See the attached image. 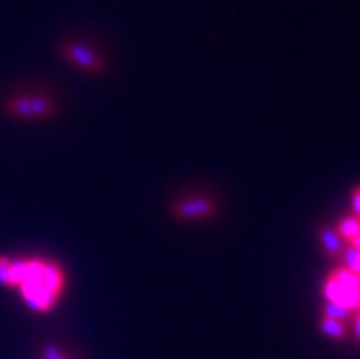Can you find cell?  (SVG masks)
I'll return each instance as SVG.
<instances>
[{
  "instance_id": "obj_15",
  "label": "cell",
  "mask_w": 360,
  "mask_h": 359,
  "mask_svg": "<svg viewBox=\"0 0 360 359\" xmlns=\"http://www.w3.org/2000/svg\"><path fill=\"white\" fill-rule=\"evenodd\" d=\"M355 310H356V312H359V315H360V301H359V304H356Z\"/></svg>"
},
{
  "instance_id": "obj_9",
  "label": "cell",
  "mask_w": 360,
  "mask_h": 359,
  "mask_svg": "<svg viewBox=\"0 0 360 359\" xmlns=\"http://www.w3.org/2000/svg\"><path fill=\"white\" fill-rule=\"evenodd\" d=\"M319 328L324 336L331 337V339H344V337H346V327H344V322L335 321V319L326 318V315L320 318Z\"/></svg>"
},
{
  "instance_id": "obj_1",
  "label": "cell",
  "mask_w": 360,
  "mask_h": 359,
  "mask_svg": "<svg viewBox=\"0 0 360 359\" xmlns=\"http://www.w3.org/2000/svg\"><path fill=\"white\" fill-rule=\"evenodd\" d=\"M6 288H17L26 306L46 313L55 306L62 288L65 271L53 261L44 259H11Z\"/></svg>"
},
{
  "instance_id": "obj_8",
  "label": "cell",
  "mask_w": 360,
  "mask_h": 359,
  "mask_svg": "<svg viewBox=\"0 0 360 359\" xmlns=\"http://www.w3.org/2000/svg\"><path fill=\"white\" fill-rule=\"evenodd\" d=\"M329 277L337 280L338 285L344 286V288L360 294V275H356V273H353V271H349V270H346L344 266H340V268H335V270L329 273Z\"/></svg>"
},
{
  "instance_id": "obj_4",
  "label": "cell",
  "mask_w": 360,
  "mask_h": 359,
  "mask_svg": "<svg viewBox=\"0 0 360 359\" xmlns=\"http://www.w3.org/2000/svg\"><path fill=\"white\" fill-rule=\"evenodd\" d=\"M60 53L66 61L77 66L79 70L90 72V74H98L102 70L101 57L90 48L83 46V44H62Z\"/></svg>"
},
{
  "instance_id": "obj_10",
  "label": "cell",
  "mask_w": 360,
  "mask_h": 359,
  "mask_svg": "<svg viewBox=\"0 0 360 359\" xmlns=\"http://www.w3.org/2000/svg\"><path fill=\"white\" fill-rule=\"evenodd\" d=\"M342 259H344V268L356 275H360V252L353 246H347L346 249H342Z\"/></svg>"
},
{
  "instance_id": "obj_12",
  "label": "cell",
  "mask_w": 360,
  "mask_h": 359,
  "mask_svg": "<svg viewBox=\"0 0 360 359\" xmlns=\"http://www.w3.org/2000/svg\"><path fill=\"white\" fill-rule=\"evenodd\" d=\"M42 359H66L65 354L60 352L57 346L53 345H48L42 348Z\"/></svg>"
},
{
  "instance_id": "obj_5",
  "label": "cell",
  "mask_w": 360,
  "mask_h": 359,
  "mask_svg": "<svg viewBox=\"0 0 360 359\" xmlns=\"http://www.w3.org/2000/svg\"><path fill=\"white\" fill-rule=\"evenodd\" d=\"M322 295L326 299V303L338 304V306L347 308V310H355L360 301V294L344 288V286L338 285L337 280L331 279V277H328L326 282H324Z\"/></svg>"
},
{
  "instance_id": "obj_6",
  "label": "cell",
  "mask_w": 360,
  "mask_h": 359,
  "mask_svg": "<svg viewBox=\"0 0 360 359\" xmlns=\"http://www.w3.org/2000/svg\"><path fill=\"white\" fill-rule=\"evenodd\" d=\"M320 244H322V249L326 252V255L329 259H338L342 255V238L338 237L337 231L331 228H322L320 229Z\"/></svg>"
},
{
  "instance_id": "obj_14",
  "label": "cell",
  "mask_w": 360,
  "mask_h": 359,
  "mask_svg": "<svg viewBox=\"0 0 360 359\" xmlns=\"http://www.w3.org/2000/svg\"><path fill=\"white\" fill-rule=\"evenodd\" d=\"M353 330H355V336H356V339L360 341V315L359 313H356L355 318H353Z\"/></svg>"
},
{
  "instance_id": "obj_13",
  "label": "cell",
  "mask_w": 360,
  "mask_h": 359,
  "mask_svg": "<svg viewBox=\"0 0 360 359\" xmlns=\"http://www.w3.org/2000/svg\"><path fill=\"white\" fill-rule=\"evenodd\" d=\"M351 209H353L356 218H360V185H356L351 192Z\"/></svg>"
},
{
  "instance_id": "obj_7",
  "label": "cell",
  "mask_w": 360,
  "mask_h": 359,
  "mask_svg": "<svg viewBox=\"0 0 360 359\" xmlns=\"http://www.w3.org/2000/svg\"><path fill=\"white\" fill-rule=\"evenodd\" d=\"M335 231H337V235L342 240H346L347 244H351L360 235V218H356L355 215L344 216L337 224Z\"/></svg>"
},
{
  "instance_id": "obj_2",
  "label": "cell",
  "mask_w": 360,
  "mask_h": 359,
  "mask_svg": "<svg viewBox=\"0 0 360 359\" xmlns=\"http://www.w3.org/2000/svg\"><path fill=\"white\" fill-rule=\"evenodd\" d=\"M6 112L11 117H19V119H44L55 112V105L46 96L28 93V96H19V98L11 99L6 105Z\"/></svg>"
},
{
  "instance_id": "obj_3",
  "label": "cell",
  "mask_w": 360,
  "mask_h": 359,
  "mask_svg": "<svg viewBox=\"0 0 360 359\" xmlns=\"http://www.w3.org/2000/svg\"><path fill=\"white\" fill-rule=\"evenodd\" d=\"M172 215L178 220H205L216 215V204L207 196H190L172 207Z\"/></svg>"
},
{
  "instance_id": "obj_11",
  "label": "cell",
  "mask_w": 360,
  "mask_h": 359,
  "mask_svg": "<svg viewBox=\"0 0 360 359\" xmlns=\"http://www.w3.org/2000/svg\"><path fill=\"white\" fill-rule=\"evenodd\" d=\"M322 315H326V318H331L335 319V321H347V319L353 315V310H347V308H342L338 306V304H331V303H326L322 308Z\"/></svg>"
}]
</instances>
